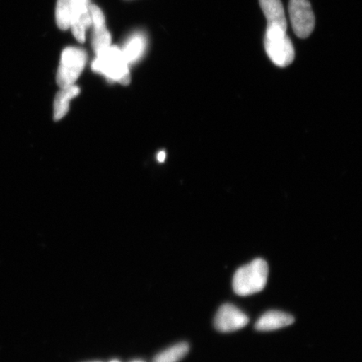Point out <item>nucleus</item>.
Wrapping results in <instances>:
<instances>
[{"mask_svg": "<svg viewBox=\"0 0 362 362\" xmlns=\"http://www.w3.org/2000/svg\"><path fill=\"white\" fill-rule=\"evenodd\" d=\"M269 266L265 260L257 259L238 269L234 274L233 288L240 296L259 293L268 281Z\"/></svg>", "mask_w": 362, "mask_h": 362, "instance_id": "f257e3e1", "label": "nucleus"}, {"mask_svg": "<svg viewBox=\"0 0 362 362\" xmlns=\"http://www.w3.org/2000/svg\"><path fill=\"white\" fill-rule=\"evenodd\" d=\"M92 69L115 83L122 85H129L130 83L128 62H126L122 49L117 47H110L98 54L97 58L93 62Z\"/></svg>", "mask_w": 362, "mask_h": 362, "instance_id": "f03ea898", "label": "nucleus"}, {"mask_svg": "<svg viewBox=\"0 0 362 362\" xmlns=\"http://www.w3.org/2000/svg\"><path fill=\"white\" fill-rule=\"evenodd\" d=\"M267 54L270 60L280 67L291 64L296 57L293 45L286 30L279 26L268 25L264 37Z\"/></svg>", "mask_w": 362, "mask_h": 362, "instance_id": "7ed1b4c3", "label": "nucleus"}, {"mask_svg": "<svg viewBox=\"0 0 362 362\" xmlns=\"http://www.w3.org/2000/svg\"><path fill=\"white\" fill-rule=\"evenodd\" d=\"M87 53L78 47H67L62 53L57 74V83L61 88L75 85L87 64Z\"/></svg>", "mask_w": 362, "mask_h": 362, "instance_id": "20e7f679", "label": "nucleus"}, {"mask_svg": "<svg viewBox=\"0 0 362 362\" xmlns=\"http://www.w3.org/2000/svg\"><path fill=\"white\" fill-rule=\"evenodd\" d=\"M289 16L294 33L298 37H309L315 29V19L309 0H291Z\"/></svg>", "mask_w": 362, "mask_h": 362, "instance_id": "39448f33", "label": "nucleus"}, {"mask_svg": "<svg viewBox=\"0 0 362 362\" xmlns=\"http://www.w3.org/2000/svg\"><path fill=\"white\" fill-rule=\"evenodd\" d=\"M249 319L245 313L238 307L225 304L217 311L215 318V327L221 332H236L246 327Z\"/></svg>", "mask_w": 362, "mask_h": 362, "instance_id": "423d86ee", "label": "nucleus"}, {"mask_svg": "<svg viewBox=\"0 0 362 362\" xmlns=\"http://www.w3.org/2000/svg\"><path fill=\"white\" fill-rule=\"evenodd\" d=\"M72 18L70 28L78 42H84L86 30L93 24L89 0H71Z\"/></svg>", "mask_w": 362, "mask_h": 362, "instance_id": "0eeeda50", "label": "nucleus"}, {"mask_svg": "<svg viewBox=\"0 0 362 362\" xmlns=\"http://www.w3.org/2000/svg\"><path fill=\"white\" fill-rule=\"evenodd\" d=\"M90 13L94 26L92 45L98 55L110 47L111 35L107 30L105 17L100 8L96 6H90Z\"/></svg>", "mask_w": 362, "mask_h": 362, "instance_id": "6e6552de", "label": "nucleus"}, {"mask_svg": "<svg viewBox=\"0 0 362 362\" xmlns=\"http://www.w3.org/2000/svg\"><path fill=\"white\" fill-rule=\"evenodd\" d=\"M293 317L282 311L270 310L257 321L255 329L259 332H272L288 327L293 323Z\"/></svg>", "mask_w": 362, "mask_h": 362, "instance_id": "1a4fd4ad", "label": "nucleus"}, {"mask_svg": "<svg viewBox=\"0 0 362 362\" xmlns=\"http://www.w3.org/2000/svg\"><path fill=\"white\" fill-rule=\"evenodd\" d=\"M262 11L264 13L268 25L279 26L287 30L286 17L280 0H259Z\"/></svg>", "mask_w": 362, "mask_h": 362, "instance_id": "9d476101", "label": "nucleus"}, {"mask_svg": "<svg viewBox=\"0 0 362 362\" xmlns=\"http://www.w3.org/2000/svg\"><path fill=\"white\" fill-rule=\"evenodd\" d=\"M80 93V88L78 86L74 85L71 87L61 88L54 101V119L59 121L63 119L69 111L70 103L72 99L78 97Z\"/></svg>", "mask_w": 362, "mask_h": 362, "instance_id": "9b49d317", "label": "nucleus"}, {"mask_svg": "<svg viewBox=\"0 0 362 362\" xmlns=\"http://www.w3.org/2000/svg\"><path fill=\"white\" fill-rule=\"evenodd\" d=\"M146 49V42L141 35H134L127 42L124 48L122 49L124 57L128 64H133L139 60Z\"/></svg>", "mask_w": 362, "mask_h": 362, "instance_id": "f8f14e48", "label": "nucleus"}, {"mask_svg": "<svg viewBox=\"0 0 362 362\" xmlns=\"http://www.w3.org/2000/svg\"><path fill=\"white\" fill-rule=\"evenodd\" d=\"M72 18L71 0H57L56 7L57 25L62 30L70 28Z\"/></svg>", "mask_w": 362, "mask_h": 362, "instance_id": "ddd939ff", "label": "nucleus"}, {"mask_svg": "<svg viewBox=\"0 0 362 362\" xmlns=\"http://www.w3.org/2000/svg\"><path fill=\"white\" fill-rule=\"evenodd\" d=\"M189 345L182 342L168 348L156 356L153 362H178L187 354Z\"/></svg>", "mask_w": 362, "mask_h": 362, "instance_id": "4468645a", "label": "nucleus"}, {"mask_svg": "<svg viewBox=\"0 0 362 362\" xmlns=\"http://www.w3.org/2000/svg\"><path fill=\"white\" fill-rule=\"evenodd\" d=\"M166 158V153L164 151H161L158 153V160L160 162H164Z\"/></svg>", "mask_w": 362, "mask_h": 362, "instance_id": "2eb2a0df", "label": "nucleus"}, {"mask_svg": "<svg viewBox=\"0 0 362 362\" xmlns=\"http://www.w3.org/2000/svg\"><path fill=\"white\" fill-rule=\"evenodd\" d=\"M110 362H119V361H117V360H113V361H110Z\"/></svg>", "mask_w": 362, "mask_h": 362, "instance_id": "dca6fc26", "label": "nucleus"}, {"mask_svg": "<svg viewBox=\"0 0 362 362\" xmlns=\"http://www.w3.org/2000/svg\"><path fill=\"white\" fill-rule=\"evenodd\" d=\"M134 362H143V361H134Z\"/></svg>", "mask_w": 362, "mask_h": 362, "instance_id": "f3484780", "label": "nucleus"}]
</instances>
